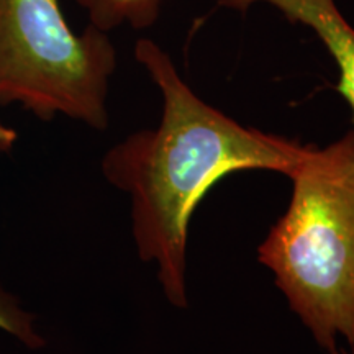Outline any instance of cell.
<instances>
[{
	"label": "cell",
	"instance_id": "obj_1",
	"mask_svg": "<svg viewBox=\"0 0 354 354\" xmlns=\"http://www.w3.org/2000/svg\"><path fill=\"white\" fill-rule=\"evenodd\" d=\"M135 57L161 92V122L113 146L102 171L131 198L140 258L158 264L167 300L185 308L189 223L205 194L238 171L268 169L289 177L312 145L243 127L212 107L184 82L169 55L153 39L141 38Z\"/></svg>",
	"mask_w": 354,
	"mask_h": 354
},
{
	"label": "cell",
	"instance_id": "obj_3",
	"mask_svg": "<svg viewBox=\"0 0 354 354\" xmlns=\"http://www.w3.org/2000/svg\"><path fill=\"white\" fill-rule=\"evenodd\" d=\"M117 68L109 33H74L59 0H0V105L21 104L41 120L66 115L109 127L107 95Z\"/></svg>",
	"mask_w": 354,
	"mask_h": 354
},
{
	"label": "cell",
	"instance_id": "obj_6",
	"mask_svg": "<svg viewBox=\"0 0 354 354\" xmlns=\"http://www.w3.org/2000/svg\"><path fill=\"white\" fill-rule=\"evenodd\" d=\"M0 330L19 338L28 348H41L44 344L41 336L33 328V318L3 290H0Z\"/></svg>",
	"mask_w": 354,
	"mask_h": 354
},
{
	"label": "cell",
	"instance_id": "obj_7",
	"mask_svg": "<svg viewBox=\"0 0 354 354\" xmlns=\"http://www.w3.org/2000/svg\"><path fill=\"white\" fill-rule=\"evenodd\" d=\"M17 138V133L10 130V128H6L0 125V149L2 148H10L13 141Z\"/></svg>",
	"mask_w": 354,
	"mask_h": 354
},
{
	"label": "cell",
	"instance_id": "obj_4",
	"mask_svg": "<svg viewBox=\"0 0 354 354\" xmlns=\"http://www.w3.org/2000/svg\"><path fill=\"white\" fill-rule=\"evenodd\" d=\"M218 3L243 13L256 3H266L292 24L312 30L336 63L339 73L336 91L348 102L354 123V26L336 6V0H218Z\"/></svg>",
	"mask_w": 354,
	"mask_h": 354
},
{
	"label": "cell",
	"instance_id": "obj_5",
	"mask_svg": "<svg viewBox=\"0 0 354 354\" xmlns=\"http://www.w3.org/2000/svg\"><path fill=\"white\" fill-rule=\"evenodd\" d=\"M86 8L88 21L102 32H112L120 26L148 30L161 17L166 0H76Z\"/></svg>",
	"mask_w": 354,
	"mask_h": 354
},
{
	"label": "cell",
	"instance_id": "obj_8",
	"mask_svg": "<svg viewBox=\"0 0 354 354\" xmlns=\"http://www.w3.org/2000/svg\"><path fill=\"white\" fill-rule=\"evenodd\" d=\"M328 354H354V346L349 348L348 351H339V349H335V351H331Z\"/></svg>",
	"mask_w": 354,
	"mask_h": 354
},
{
	"label": "cell",
	"instance_id": "obj_2",
	"mask_svg": "<svg viewBox=\"0 0 354 354\" xmlns=\"http://www.w3.org/2000/svg\"><path fill=\"white\" fill-rule=\"evenodd\" d=\"M286 214L258 248L318 346H354V130L328 146L312 145L290 172Z\"/></svg>",
	"mask_w": 354,
	"mask_h": 354
}]
</instances>
